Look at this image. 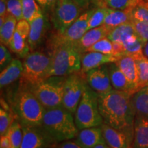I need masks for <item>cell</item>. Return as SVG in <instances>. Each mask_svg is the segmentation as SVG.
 <instances>
[{
  "label": "cell",
  "instance_id": "cell-1",
  "mask_svg": "<svg viewBox=\"0 0 148 148\" xmlns=\"http://www.w3.org/2000/svg\"><path fill=\"white\" fill-rule=\"evenodd\" d=\"M98 95V106L103 123L125 132L134 138V124L136 113L129 92L112 90Z\"/></svg>",
  "mask_w": 148,
  "mask_h": 148
},
{
  "label": "cell",
  "instance_id": "cell-2",
  "mask_svg": "<svg viewBox=\"0 0 148 148\" xmlns=\"http://www.w3.org/2000/svg\"><path fill=\"white\" fill-rule=\"evenodd\" d=\"M12 108L21 125H41L45 108L27 86L20 85L12 101Z\"/></svg>",
  "mask_w": 148,
  "mask_h": 148
},
{
  "label": "cell",
  "instance_id": "cell-6",
  "mask_svg": "<svg viewBox=\"0 0 148 148\" xmlns=\"http://www.w3.org/2000/svg\"><path fill=\"white\" fill-rule=\"evenodd\" d=\"M20 84L27 86H34L47 79L50 69L51 57L41 51L29 53L23 62Z\"/></svg>",
  "mask_w": 148,
  "mask_h": 148
},
{
  "label": "cell",
  "instance_id": "cell-10",
  "mask_svg": "<svg viewBox=\"0 0 148 148\" xmlns=\"http://www.w3.org/2000/svg\"><path fill=\"white\" fill-rule=\"evenodd\" d=\"M95 8L84 12L62 33L54 35L50 40V48L61 44H73L80 39L88 31V22Z\"/></svg>",
  "mask_w": 148,
  "mask_h": 148
},
{
  "label": "cell",
  "instance_id": "cell-9",
  "mask_svg": "<svg viewBox=\"0 0 148 148\" xmlns=\"http://www.w3.org/2000/svg\"><path fill=\"white\" fill-rule=\"evenodd\" d=\"M84 8L70 0H58L52 15L53 27L58 33H62L81 15Z\"/></svg>",
  "mask_w": 148,
  "mask_h": 148
},
{
  "label": "cell",
  "instance_id": "cell-21",
  "mask_svg": "<svg viewBox=\"0 0 148 148\" xmlns=\"http://www.w3.org/2000/svg\"><path fill=\"white\" fill-rule=\"evenodd\" d=\"M23 72V62L19 59H12L6 67L1 71L0 73V86L1 88L8 86L21 78Z\"/></svg>",
  "mask_w": 148,
  "mask_h": 148
},
{
  "label": "cell",
  "instance_id": "cell-46",
  "mask_svg": "<svg viewBox=\"0 0 148 148\" xmlns=\"http://www.w3.org/2000/svg\"><path fill=\"white\" fill-rule=\"evenodd\" d=\"M142 1H143V2L144 3H148V0H142Z\"/></svg>",
  "mask_w": 148,
  "mask_h": 148
},
{
  "label": "cell",
  "instance_id": "cell-25",
  "mask_svg": "<svg viewBox=\"0 0 148 148\" xmlns=\"http://www.w3.org/2000/svg\"><path fill=\"white\" fill-rule=\"evenodd\" d=\"M136 33L131 22L114 27L111 29L108 34V38L112 42H120L123 44Z\"/></svg>",
  "mask_w": 148,
  "mask_h": 148
},
{
  "label": "cell",
  "instance_id": "cell-30",
  "mask_svg": "<svg viewBox=\"0 0 148 148\" xmlns=\"http://www.w3.org/2000/svg\"><path fill=\"white\" fill-rule=\"evenodd\" d=\"M135 59L138 69V90L148 86V58L143 55Z\"/></svg>",
  "mask_w": 148,
  "mask_h": 148
},
{
  "label": "cell",
  "instance_id": "cell-28",
  "mask_svg": "<svg viewBox=\"0 0 148 148\" xmlns=\"http://www.w3.org/2000/svg\"><path fill=\"white\" fill-rule=\"evenodd\" d=\"M144 42L137 34L134 35L123 44L125 48V55H129L134 58L143 56V48Z\"/></svg>",
  "mask_w": 148,
  "mask_h": 148
},
{
  "label": "cell",
  "instance_id": "cell-18",
  "mask_svg": "<svg viewBox=\"0 0 148 148\" xmlns=\"http://www.w3.org/2000/svg\"><path fill=\"white\" fill-rule=\"evenodd\" d=\"M74 140L82 148H94L99 144L106 143L101 126L79 130Z\"/></svg>",
  "mask_w": 148,
  "mask_h": 148
},
{
  "label": "cell",
  "instance_id": "cell-7",
  "mask_svg": "<svg viewBox=\"0 0 148 148\" xmlns=\"http://www.w3.org/2000/svg\"><path fill=\"white\" fill-rule=\"evenodd\" d=\"M66 76H51L34 86H27L45 109L63 107V83Z\"/></svg>",
  "mask_w": 148,
  "mask_h": 148
},
{
  "label": "cell",
  "instance_id": "cell-43",
  "mask_svg": "<svg viewBox=\"0 0 148 148\" xmlns=\"http://www.w3.org/2000/svg\"><path fill=\"white\" fill-rule=\"evenodd\" d=\"M70 1H73V2L77 3V4L83 7V8H85V6L88 4L89 0H70Z\"/></svg>",
  "mask_w": 148,
  "mask_h": 148
},
{
  "label": "cell",
  "instance_id": "cell-38",
  "mask_svg": "<svg viewBox=\"0 0 148 148\" xmlns=\"http://www.w3.org/2000/svg\"><path fill=\"white\" fill-rule=\"evenodd\" d=\"M12 60V56L6 46L1 43L0 45V69L3 70Z\"/></svg>",
  "mask_w": 148,
  "mask_h": 148
},
{
  "label": "cell",
  "instance_id": "cell-17",
  "mask_svg": "<svg viewBox=\"0 0 148 148\" xmlns=\"http://www.w3.org/2000/svg\"><path fill=\"white\" fill-rule=\"evenodd\" d=\"M124 73L132 89V95L138 90V76L136 59L129 55H124L115 62Z\"/></svg>",
  "mask_w": 148,
  "mask_h": 148
},
{
  "label": "cell",
  "instance_id": "cell-42",
  "mask_svg": "<svg viewBox=\"0 0 148 148\" xmlns=\"http://www.w3.org/2000/svg\"><path fill=\"white\" fill-rule=\"evenodd\" d=\"M0 148H10L8 138L5 134L1 136L0 138Z\"/></svg>",
  "mask_w": 148,
  "mask_h": 148
},
{
  "label": "cell",
  "instance_id": "cell-27",
  "mask_svg": "<svg viewBox=\"0 0 148 148\" xmlns=\"http://www.w3.org/2000/svg\"><path fill=\"white\" fill-rule=\"evenodd\" d=\"M23 19L29 23L43 14L36 0H21Z\"/></svg>",
  "mask_w": 148,
  "mask_h": 148
},
{
  "label": "cell",
  "instance_id": "cell-14",
  "mask_svg": "<svg viewBox=\"0 0 148 148\" xmlns=\"http://www.w3.org/2000/svg\"><path fill=\"white\" fill-rule=\"evenodd\" d=\"M103 138L112 148H132L133 138L125 132L103 123L101 125Z\"/></svg>",
  "mask_w": 148,
  "mask_h": 148
},
{
  "label": "cell",
  "instance_id": "cell-12",
  "mask_svg": "<svg viewBox=\"0 0 148 148\" xmlns=\"http://www.w3.org/2000/svg\"><path fill=\"white\" fill-rule=\"evenodd\" d=\"M86 80L89 87L97 95L106 93L113 90L110 82L108 64L88 71Z\"/></svg>",
  "mask_w": 148,
  "mask_h": 148
},
{
  "label": "cell",
  "instance_id": "cell-19",
  "mask_svg": "<svg viewBox=\"0 0 148 148\" xmlns=\"http://www.w3.org/2000/svg\"><path fill=\"white\" fill-rule=\"evenodd\" d=\"M110 31L108 27L103 25L95 28L90 29L83 35L78 41L75 42L73 45L75 49L82 54L86 52L88 48L93 45L95 42L108 36Z\"/></svg>",
  "mask_w": 148,
  "mask_h": 148
},
{
  "label": "cell",
  "instance_id": "cell-4",
  "mask_svg": "<svg viewBox=\"0 0 148 148\" xmlns=\"http://www.w3.org/2000/svg\"><path fill=\"white\" fill-rule=\"evenodd\" d=\"M51 65L48 77L67 76L81 69V53L72 44L51 48Z\"/></svg>",
  "mask_w": 148,
  "mask_h": 148
},
{
  "label": "cell",
  "instance_id": "cell-11",
  "mask_svg": "<svg viewBox=\"0 0 148 148\" xmlns=\"http://www.w3.org/2000/svg\"><path fill=\"white\" fill-rule=\"evenodd\" d=\"M23 138L20 148H54L57 143L42 125H22Z\"/></svg>",
  "mask_w": 148,
  "mask_h": 148
},
{
  "label": "cell",
  "instance_id": "cell-41",
  "mask_svg": "<svg viewBox=\"0 0 148 148\" xmlns=\"http://www.w3.org/2000/svg\"><path fill=\"white\" fill-rule=\"evenodd\" d=\"M8 14L6 0H0V16H5Z\"/></svg>",
  "mask_w": 148,
  "mask_h": 148
},
{
  "label": "cell",
  "instance_id": "cell-31",
  "mask_svg": "<svg viewBox=\"0 0 148 148\" xmlns=\"http://www.w3.org/2000/svg\"><path fill=\"white\" fill-rule=\"evenodd\" d=\"M110 8L106 6L95 8L88 22V30L102 25Z\"/></svg>",
  "mask_w": 148,
  "mask_h": 148
},
{
  "label": "cell",
  "instance_id": "cell-15",
  "mask_svg": "<svg viewBox=\"0 0 148 148\" xmlns=\"http://www.w3.org/2000/svg\"><path fill=\"white\" fill-rule=\"evenodd\" d=\"M117 61V58L112 54H105L99 52L83 53L81 54V69L79 72L86 74L90 70Z\"/></svg>",
  "mask_w": 148,
  "mask_h": 148
},
{
  "label": "cell",
  "instance_id": "cell-8",
  "mask_svg": "<svg viewBox=\"0 0 148 148\" xmlns=\"http://www.w3.org/2000/svg\"><path fill=\"white\" fill-rule=\"evenodd\" d=\"M86 74L80 72L72 73L65 77L63 83V107L72 114H75L86 86Z\"/></svg>",
  "mask_w": 148,
  "mask_h": 148
},
{
  "label": "cell",
  "instance_id": "cell-47",
  "mask_svg": "<svg viewBox=\"0 0 148 148\" xmlns=\"http://www.w3.org/2000/svg\"><path fill=\"white\" fill-rule=\"evenodd\" d=\"M144 4H145L147 7H148V3H144Z\"/></svg>",
  "mask_w": 148,
  "mask_h": 148
},
{
  "label": "cell",
  "instance_id": "cell-20",
  "mask_svg": "<svg viewBox=\"0 0 148 148\" xmlns=\"http://www.w3.org/2000/svg\"><path fill=\"white\" fill-rule=\"evenodd\" d=\"M132 148H148V119L136 115Z\"/></svg>",
  "mask_w": 148,
  "mask_h": 148
},
{
  "label": "cell",
  "instance_id": "cell-40",
  "mask_svg": "<svg viewBox=\"0 0 148 148\" xmlns=\"http://www.w3.org/2000/svg\"><path fill=\"white\" fill-rule=\"evenodd\" d=\"M54 148H82L75 140H64L57 144Z\"/></svg>",
  "mask_w": 148,
  "mask_h": 148
},
{
  "label": "cell",
  "instance_id": "cell-22",
  "mask_svg": "<svg viewBox=\"0 0 148 148\" xmlns=\"http://www.w3.org/2000/svg\"><path fill=\"white\" fill-rule=\"evenodd\" d=\"M109 75L112 88L114 90L125 91L132 95V89L128 81L115 62L108 64Z\"/></svg>",
  "mask_w": 148,
  "mask_h": 148
},
{
  "label": "cell",
  "instance_id": "cell-35",
  "mask_svg": "<svg viewBox=\"0 0 148 148\" xmlns=\"http://www.w3.org/2000/svg\"><path fill=\"white\" fill-rule=\"evenodd\" d=\"M131 15L132 20L148 23V7L142 1L132 9Z\"/></svg>",
  "mask_w": 148,
  "mask_h": 148
},
{
  "label": "cell",
  "instance_id": "cell-36",
  "mask_svg": "<svg viewBox=\"0 0 148 148\" xmlns=\"http://www.w3.org/2000/svg\"><path fill=\"white\" fill-rule=\"evenodd\" d=\"M7 10L9 14L16 18L17 21L23 19L21 0H7Z\"/></svg>",
  "mask_w": 148,
  "mask_h": 148
},
{
  "label": "cell",
  "instance_id": "cell-39",
  "mask_svg": "<svg viewBox=\"0 0 148 148\" xmlns=\"http://www.w3.org/2000/svg\"><path fill=\"white\" fill-rule=\"evenodd\" d=\"M36 1L42 9L49 10L54 8L58 0H36Z\"/></svg>",
  "mask_w": 148,
  "mask_h": 148
},
{
  "label": "cell",
  "instance_id": "cell-26",
  "mask_svg": "<svg viewBox=\"0 0 148 148\" xmlns=\"http://www.w3.org/2000/svg\"><path fill=\"white\" fill-rule=\"evenodd\" d=\"M16 18L9 14L8 12L5 16L4 23L0 27V40L1 43L5 46H8L14 32H15L16 26Z\"/></svg>",
  "mask_w": 148,
  "mask_h": 148
},
{
  "label": "cell",
  "instance_id": "cell-37",
  "mask_svg": "<svg viewBox=\"0 0 148 148\" xmlns=\"http://www.w3.org/2000/svg\"><path fill=\"white\" fill-rule=\"evenodd\" d=\"M136 34L144 42L148 41V23L132 20L131 21Z\"/></svg>",
  "mask_w": 148,
  "mask_h": 148
},
{
  "label": "cell",
  "instance_id": "cell-24",
  "mask_svg": "<svg viewBox=\"0 0 148 148\" xmlns=\"http://www.w3.org/2000/svg\"><path fill=\"white\" fill-rule=\"evenodd\" d=\"M131 101L136 115L148 119V86L135 92L131 97Z\"/></svg>",
  "mask_w": 148,
  "mask_h": 148
},
{
  "label": "cell",
  "instance_id": "cell-29",
  "mask_svg": "<svg viewBox=\"0 0 148 148\" xmlns=\"http://www.w3.org/2000/svg\"><path fill=\"white\" fill-rule=\"evenodd\" d=\"M5 135L8 138L10 148H20L23 138V130L21 123L17 119H14Z\"/></svg>",
  "mask_w": 148,
  "mask_h": 148
},
{
  "label": "cell",
  "instance_id": "cell-45",
  "mask_svg": "<svg viewBox=\"0 0 148 148\" xmlns=\"http://www.w3.org/2000/svg\"><path fill=\"white\" fill-rule=\"evenodd\" d=\"M94 148H112V147H110V146L107 145L106 143H103L99 144V145L95 146Z\"/></svg>",
  "mask_w": 148,
  "mask_h": 148
},
{
  "label": "cell",
  "instance_id": "cell-5",
  "mask_svg": "<svg viewBox=\"0 0 148 148\" xmlns=\"http://www.w3.org/2000/svg\"><path fill=\"white\" fill-rule=\"evenodd\" d=\"M74 119L79 130L101 126L103 119L98 106V95L86 84L77 108Z\"/></svg>",
  "mask_w": 148,
  "mask_h": 148
},
{
  "label": "cell",
  "instance_id": "cell-23",
  "mask_svg": "<svg viewBox=\"0 0 148 148\" xmlns=\"http://www.w3.org/2000/svg\"><path fill=\"white\" fill-rule=\"evenodd\" d=\"M132 10H114L110 9L103 22V25L111 30L122 24L130 23L132 21L131 15Z\"/></svg>",
  "mask_w": 148,
  "mask_h": 148
},
{
  "label": "cell",
  "instance_id": "cell-3",
  "mask_svg": "<svg viewBox=\"0 0 148 148\" xmlns=\"http://www.w3.org/2000/svg\"><path fill=\"white\" fill-rule=\"evenodd\" d=\"M41 125L58 143L75 138L79 132L73 114L64 107L45 109Z\"/></svg>",
  "mask_w": 148,
  "mask_h": 148
},
{
  "label": "cell",
  "instance_id": "cell-16",
  "mask_svg": "<svg viewBox=\"0 0 148 148\" xmlns=\"http://www.w3.org/2000/svg\"><path fill=\"white\" fill-rule=\"evenodd\" d=\"M30 29L27 42L31 50H34L41 43L49 27L48 22L44 14L29 22Z\"/></svg>",
  "mask_w": 148,
  "mask_h": 148
},
{
  "label": "cell",
  "instance_id": "cell-13",
  "mask_svg": "<svg viewBox=\"0 0 148 148\" xmlns=\"http://www.w3.org/2000/svg\"><path fill=\"white\" fill-rule=\"evenodd\" d=\"M30 25L25 19H21L16 24L15 32L9 43V47L12 52L20 58H24L29 53L30 48L28 45V38Z\"/></svg>",
  "mask_w": 148,
  "mask_h": 148
},
{
  "label": "cell",
  "instance_id": "cell-32",
  "mask_svg": "<svg viewBox=\"0 0 148 148\" xmlns=\"http://www.w3.org/2000/svg\"><path fill=\"white\" fill-rule=\"evenodd\" d=\"M106 7L114 10H132L142 0H104Z\"/></svg>",
  "mask_w": 148,
  "mask_h": 148
},
{
  "label": "cell",
  "instance_id": "cell-44",
  "mask_svg": "<svg viewBox=\"0 0 148 148\" xmlns=\"http://www.w3.org/2000/svg\"><path fill=\"white\" fill-rule=\"evenodd\" d=\"M143 55L148 58V41L145 42V43H144L143 48Z\"/></svg>",
  "mask_w": 148,
  "mask_h": 148
},
{
  "label": "cell",
  "instance_id": "cell-34",
  "mask_svg": "<svg viewBox=\"0 0 148 148\" xmlns=\"http://www.w3.org/2000/svg\"><path fill=\"white\" fill-rule=\"evenodd\" d=\"M89 51L99 52L105 54H112L113 52L112 42L108 39V37H105L88 48L86 52H89Z\"/></svg>",
  "mask_w": 148,
  "mask_h": 148
},
{
  "label": "cell",
  "instance_id": "cell-33",
  "mask_svg": "<svg viewBox=\"0 0 148 148\" xmlns=\"http://www.w3.org/2000/svg\"><path fill=\"white\" fill-rule=\"evenodd\" d=\"M13 113V111L5 110L2 108L0 109V136L6 134L9 127L16 119Z\"/></svg>",
  "mask_w": 148,
  "mask_h": 148
}]
</instances>
